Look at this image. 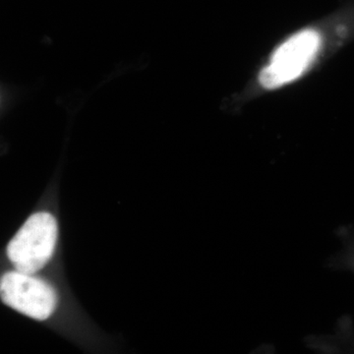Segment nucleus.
I'll use <instances>...</instances> for the list:
<instances>
[{"mask_svg": "<svg viewBox=\"0 0 354 354\" xmlns=\"http://www.w3.org/2000/svg\"><path fill=\"white\" fill-rule=\"evenodd\" d=\"M320 39L314 31H304L286 41L263 70L260 82L266 88H277L304 73L318 50Z\"/></svg>", "mask_w": 354, "mask_h": 354, "instance_id": "obj_3", "label": "nucleus"}, {"mask_svg": "<svg viewBox=\"0 0 354 354\" xmlns=\"http://www.w3.org/2000/svg\"><path fill=\"white\" fill-rule=\"evenodd\" d=\"M57 223L46 212L34 214L7 245L6 253L16 271L36 274L53 257L57 241Z\"/></svg>", "mask_w": 354, "mask_h": 354, "instance_id": "obj_1", "label": "nucleus"}, {"mask_svg": "<svg viewBox=\"0 0 354 354\" xmlns=\"http://www.w3.org/2000/svg\"><path fill=\"white\" fill-rule=\"evenodd\" d=\"M0 297L11 308L39 321L51 316L57 302V293L48 283L19 271L2 276Z\"/></svg>", "mask_w": 354, "mask_h": 354, "instance_id": "obj_2", "label": "nucleus"}]
</instances>
